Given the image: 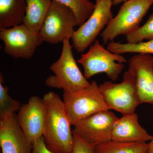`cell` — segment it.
<instances>
[{
    "label": "cell",
    "instance_id": "cell-17",
    "mask_svg": "<svg viewBox=\"0 0 153 153\" xmlns=\"http://www.w3.org/2000/svg\"><path fill=\"white\" fill-rule=\"evenodd\" d=\"M146 143H123L111 140L97 145L94 153H148Z\"/></svg>",
    "mask_w": 153,
    "mask_h": 153
},
{
    "label": "cell",
    "instance_id": "cell-2",
    "mask_svg": "<svg viewBox=\"0 0 153 153\" xmlns=\"http://www.w3.org/2000/svg\"><path fill=\"white\" fill-rule=\"evenodd\" d=\"M69 40L63 41L60 57L50 67L54 75L49 76L45 82L48 87L62 89L64 94L74 93L90 84L76 64Z\"/></svg>",
    "mask_w": 153,
    "mask_h": 153
},
{
    "label": "cell",
    "instance_id": "cell-21",
    "mask_svg": "<svg viewBox=\"0 0 153 153\" xmlns=\"http://www.w3.org/2000/svg\"><path fill=\"white\" fill-rule=\"evenodd\" d=\"M129 44H137L153 40V13L151 14L146 23L134 32L126 36Z\"/></svg>",
    "mask_w": 153,
    "mask_h": 153
},
{
    "label": "cell",
    "instance_id": "cell-9",
    "mask_svg": "<svg viewBox=\"0 0 153 153\" xmlns=\"http://www.w3.org/2000/svg\"><path fill=\"white\" fill-rule=\"evenodd\" d=\"M0 39L4 42L5 53L16 59H30L44 42L39 32L32 31L23 24L0 29Z\"/></svg>",
    "mask_w": 153,
    "mask_h": 153
},
{
    "label": "cell",
    "instance_id": "cell-4",
    "mask_svg": "<svg viewBox=\"0 0 153 153\" xmlns=\"http://www.w3.org/2000/svg\"><path fill=\"white\" fill-rule=\"evenodd\" d=\"M83 67L84 76L86 79L100 73H105L114 81L124 68L123 63L127 62L126 57L114 54L105 49L98 40L91 44L86 53L78 60Z\"/></svg>",
    "mask_w": 153,
    "mask_h": 153
},
{
    "label": "cell",
    "instance_id": "cell-13",
    "mask_svg": "<svg viewBox=\"0 0 153 153\" xmlns=\"http://www.w3.org/2000/svg\"><path fill=\"white\" fill-rule=\"evenodd\" d=\"M0 146L2 153H32L33 144L22 129L16 113L0 120Z\"/></svg>",
    "mask_w": 153,
    "mask_h": 153
},
{
    "label": "cell",
    "instance_id": "cell-5",
    "mask_svg": "<svg viewBox=\"0 0 153 153\" xmlns=\"http://www.w3.org/2000/svg\"><path fill=\"white\" fill-rule=\"evenodd\" d=\"M77 26L74 12L68 6L52 0L39 33L44 42L57 44L72 38Z\"/></svg>",
    "mask_w": 153,
    "mask_h": 153
},
{
    "label": "cell",
    "instance_id": "cell-3",
    "mask_svg": "<svg viewBox=\"0 0 153 153\" xmlns=\"http://www.w3.org/2000/svg\"><path fill=\"white\" fill-rule=\"evenodd\" d=\"M153 4V0H130L124 3L101 33L103 44L113 41L120 35L134 32Z\"/></svg>",
    "mask_w": 153,
    "mask_h": 153
},
{
    "label": "cell",
    "instance_id": "cell-16",
    "mask_svg": "<svg viewBox=\"0 0 153 153\" xmlns=\"http://www.w3.org/2000/svg\"><path fill=\"white\" fill-rule=\"evenodd\" d=\"M27 7L23 24L34 32H39L52 0H26Z\"/></svg>",
    "mask_w": 153,
    "mask_h": 153
},
{
    "label": "cell",
    "instance_id": "cell-12",
    "mask_svg": "<svg viewBox=\"0 0 153 153\" xmlns=\"http://www.w3.org/2000/svg\"><path fill=\"white\" fill-rule=\"evenodd\" d=\"M128 68L133 71L136 89L140 104L153 105V57L137 54L129 59Z\"/></svg>",
    "mask_w": 153,
    "mask_h": 153
},
{
    "label": "cell",
    "instance_id": "cell-14",
    "mask_svg": "<svg viewBox=\"0 0 153 153\" xmlns=\"http://www.w3.org/2000/svg\"><path fill=\"white\" fill-rule=\"evenodd\" d=\"M115 124L111 138L114 141L123 143H146L153 136L148 133L139 123L137 114L123 115Z\"/></svg>",
    "mask_w": 153,
    "mask_h": 153
},
{
    "label": "cell",
    "instance_id": "cell-7",
    "mask_svg": "<svg viewBox=\"0 0 153 153\" xmlns=\"http://www.w3.org/2000/svg\"><path fill=\"white\" fill-rule=\"evenodd\" d=\"M100 91L105 104L123 115L134 113L140 104L133 71L128 68L124 74L123 80L120 83L105 81L99 85Z\"/></svg>",
    "mask_w": 153,
    "mask_h": 153
},
{
    "label": "cell",
    "instance_id": "cell-26",
    "mask_svg": "<svg viewBox=\"0 0 153 153\" xmlns=\"http://www.w3.org/2000/svg\"><path fill=\"white\" fill-rule=\"evenodd\" d=\"M86 1H89V0H86Z\"/></svg>",
    "mask_w": 153,
    "mask_h": 153
},
{
    "label": "cell",
    "instance_id": "cell-20",
    "mask_svg": "<svg viewBox=\"0 0 153 153\" xmlns=\"http://www.w3.org/2000/svg\"><path fill=\"white\" fill-rule=\"evenodd\" d=\"M70 7L74 12L77 26L82 25L93 13L95 4L86 0H56Z\"/></svg>",
    "mask_w": 153,
    "mask_h": 153
},
{
    "label": "cell",
    "instance_id": "cell-25",
    "mask_svg": "<svg viewBox=\"0 0 153 153\" xmlns=\"http://www.w3.org/2000/svg\"><path fill=\"white\" fill-rule=\"evenodd\" d=\"M113 5L116 6L123 2L127 1L130 0H112Z\"/></svg>",
    "mask_w": 153,
    "mask_h": 153
},
{
    "label": "cell",
    "instance_id": "cell-22",
    "mask_svg": "<svg viewBox=\"0 0 153 153\" xmlns=\"http://www.w3.org/2000/svg\"><path fill=\"white\" fill-rule=\"evenodd\" d=\"M73 132L74 143L71 153H94L95 146L86 142L74 131Z\"/></svg>",
    "mask_w": 153,
    "mask_h": 153
},
{
    "label": "cell",
    "instance_id": "cell-24",
    "mask_svg": "<svg viewBox=\"0 0 153 153\" xmlns=\"http://www.w3.org/2000/svg\"><path fill=\"white\" fill-rule=\"evenodd\" d=\"M148 144L149 146L148 153H153V136L152 139Z\"/></svg>",
    "mask_w": 153,
    "mask_h": 153
},
{
    "label": "cell",
    "instance_id": "cell-23",
    "mask_svg": "<svg viewBox=\"0 0 153 153\" xmlns=\"http://www.w3.org/2000/svg\"><path fill=\"white\" fill-rule=\"evenodd\" d=\"M32 153H54L49 149L45 143L44 137L36 140L33 144Z\"/></svg>",
    "mask_w": 153,
    "mask_h": 153
},
{
    "label": "cell",
    "instance_id": "cell-15",
    "mask_svg": "<svg viewBox=\"0 0 153 153\" xmlns=\"http://www.w3.org/2000/svg\"><path fill=\"white\" fill-rule=\"evenodd\" d=\"M26 7V0H0V29L23 24Z\"/></svg>",
    "mask_w": 153,
    "mask_h": 153
},
{
    "label": "cell",
    "instance_id": "cell-8",
    "mask_svg": "<svg viewBox=\"0 0 153 153\" xmlns=\"http://www.w3.org/2000/svg\"><path fill=\"white\" fill-rule=\"evenodd\" d=\"M112 0H96L95 8L89 18L77 30L72 39V47L82 53L96 41L97 36L107 26L113 16Z\"/></svg>",
    "mask_w": 153,
    "mask_h": 153
},
{
    "label": "cell",
    "instance_id": "cell-19",
    "mask_svg": "<svg viewBox=\"0 0 153 153\" xmlns=\"http://www.w3.org/2000/svg\"><path fill=\"white\" fill-rule=\"evenodd\" d=\"M4 78L0 74V120L10 117L21 108V102L11 98L8 88L4 86Z\"/></svg>",
    "mask_w": 153,
    "mask_h": 153
},
{
    "label": "cell",
    "instance_id": "cell-11",
    "mask_svg": "<svg viewBox=\"0 0 153 153\" xmlns=\"http://www.w3.org/2000/svg\"><path fill=\"white\" fill-rule=\"evenodd\" d=\"M47 108L44 99L34 96L22 105L17 114L18 121L27 138L32 144L43 136Z\"/></svg>",
    "mask_w": 153,
    "mask_h": 153
},
{
    "label": "cell",
    "instance_id": "cell-10",
    "mask_svg": "<svg viewBox=\"0 0 153 153\" xmlns=\"http://www.w3.org/2000/svg\"><path fill=\"white\" fill-rule=\"evenodd\" d=\"M108 111H100L77 122L73 131L90 144L97 145L111 140V134L119 119Z\"/></svg>",
    "mask_w": 153,
    "mask_h": 153
},
{
    "label": "cell",
    "instance_id": "cell-6",
    "mask_svg": "<svg viewBox=\"0 0 153 153\" xmlns=\"http://www.w3.org/2000/svg\"><path fill=\"white\" fill-rule=\"evenodd\" d=\"M63 100L71 126L91 115L110 110L95 80L82 90L73 93L63 94Z\"/></svg>",
    "mask_w": 153,
    "mask_h": 153
},
{
    "label": "cell",
    "instance_id": "cell-18",
    "mask_svg": "<svg viewBox=\"0 0 153 153\" xmlns=\"http://www.w3.org/2000/svg\"><path fill=\"white\" fill-rule=\"evenodd\" d=\"M107 49L114 54L122 55L127 53L153 54V40L137 44H129L111 41L108 44Z\"/></svg>",
    "mask_w": 153,
    "mask_h": 153
},
{
    "label": "cell",
    "instance_id": "cell-1",
    "mask_svg": "<svg viewBox=\"0 0 153 153\" xmlns=\"http://www.w3.org/2000/svg\"><path fill=\"white\" fill-rule=\"evenodd\" d=\"M47 114L43 136L47 148L54 153H71L74 140L63 100L57 94H44Z\"/></svg>",
    "mask_w": 153,
    "mask_h": 153
}]
</instances>
